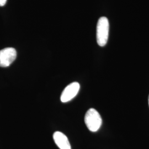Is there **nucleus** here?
Listing matches in <instances>:
<instances>
[{
  "instance_id": "nucleus-1",
  "label": "nucleus",
  "mask_w": 149,
  "mask_h": 149,
  "mask_svg": "<svg viewBox=\"0 0 149 149\" xmlns=\"http://www.w3.org/2000/svg\"><path fill=\"white\" fill-rule=\"evenodd\" d=\"M109 30L108 19L106 17H102L98 19L96 30L97 42L100 47L106 45L109 37Z\"/></svg>"
},
{
  "instance_id": "nucleus-2",
  "label": "nucleus",
  "mask_w": 149,
  "mask_h": 149,
  "mask_svg": "<svg viewBox=\"0 0 149 149\" xmlns=\"http://www.w3.org/2000/svg\"><path fill=\"white\" fill-rule=\"evenodd\" d=\"M85 122L91 132H96L101 127L102 120L100 113L96 109L91 108L86 113Z\"/></svg>"
},
{
  "instance_id": "nucleus-3",
  "label": "nucleus",
  "mask_w": 149,
  "mask_h": 149,
  "mask_svg": "<svg viewBox=\"0 0 149 149\" xmlns=\"http://www.w3.org/2000/svg\"><path fill=\"white\" fill-rule=\"evenodd\" d=\"M17 52L13 48H6L0 50V67L6 68L11 65L16 59Z\"/></svg>"
},
{
  "instance_id": "nucleus-4",
  "label": "nucleus",
  "mask_w": 149,
  "mask_h": 149,
  "mask_svg": "<svg viewBox=\"0 0 149 149\" xmlns=\"http://www.w3.org/2000/svg\"><path fill=\"white\" fill-rule=\"evenodd\" d=\"M80 84L74 82L68 86L61 95V101L62 102H68L72 100L76 96L80 90Z\"/></svg>"
},
{
  "instance_id": "nucleus-5",
  "label": "nucleus",
  "mask_w": 149,
  "mask_h": 149,
  "mask_svg": "<svg viewBox=\"0 0 149 149\" xmlns=\"http://www.w3.org/2000/svg\"><path fill=\"white\" fill-rule=\"evenodd\" d=\"M53 139L55 144L60 149H71L69 141L67 136L60 132H56L53 134Z\"/></svg>"
},
{
  "instance_id": "nucleus-6",
  "label": "nucleus",
  "mask_w": 149,
  "mask_h": 149,
  "mask_svg": "<svg viewBox=\"0 0 149 149\" xmlns=\"http://www.w3.org/2000/svg\"><path fill=\"white\" fill-rule=\"evenodd\" d=\"M7 0H0V6H3L6 4Z\"/></svg>"
},
{
  "instance_id": "nucleus-7",
  "label": "nucleus",
  "mask_w": 149,
  "mask_h": 149,
  "mask_svg": "<svg viewBox=\"0 0 149 149\" xmlns=\"http://www.w3.org/2000/svg\"><path fill=\"white\" fill-rule=\"evenodd\" d=\"M148 101H149V100H148Z\"/></svg>"
}]
</instances>
